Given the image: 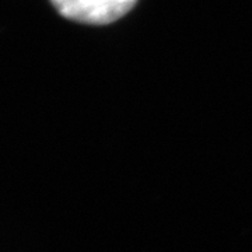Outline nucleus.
<instances>
[{
  "label": "nucleus",
  "mask_w": 252,
  "mask_h": 252,
  "mask_svg": "<svg viewBox=\"0 0 252 252\" xmlns=\"http://www.w3.org/2000/svg\"><path fill=\"white\" fill-rule=\"evenodd\" d=\"M63 17L84 23L104 26L124 17L137 0H51Z\"/></svg>",
  "instance_id": "nucleus-1"
}]
</instances>
